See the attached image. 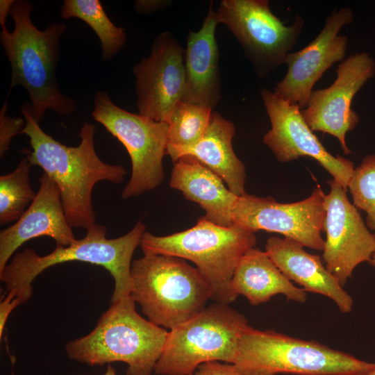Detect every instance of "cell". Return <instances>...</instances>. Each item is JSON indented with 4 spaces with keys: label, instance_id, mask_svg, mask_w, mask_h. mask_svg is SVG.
<instances>
[{
    "label": "cell",
    "instance_id": "1",
    "mask_svg": "<svg viewBox=\"0 0 375 375\" xmlns=\"http://www.w3.org/2000/svg\"><path fill=\"white\" fill-rule=\"evenodd\" d=\"M26 124L21 132L29 138L32 151L24 152L32 165L40 167L58 185L67 220L72 228L88 229L96 224L92 202L94 185L106 181L121 183L126 174L119 165L103 162L94 148L96 126L85 122L80 143L68 147L47 134L33 115L30 103L21 107Z\"/></svg>",
    "mask_w": 375,
    "mask_h": 375
},
{
    "label": "cell",
    "instance_id": "2",
    "mask_svg": "<svg viewBox=\"0 0 375 375\" xmlns=\"http://www.w3.org/2000/svg\"><path fill=\"white\" fill-rule=\"evenodd\" d=\"M32 3L27 0H15L10 15L15 26L6 27L0 33V42L11 65L9 93L17 85L28 93L31 110L40 123L47 110L68 115L76 110V103L62 94L56 76L59 60V42L66 31L62 23L49 24L44 31L32 22Z\"/></svg>",
    "mask_w": 375,
    "mask_h": 375
},
{
    "label": "cell",
    "instance_id": "3",
    "mask_svg": "<svg viewBox=\"0 0 375 375\" xmlns=\"http://www.w3.org/2000/svg\"><path fill=\"white\" fill-rule=\"evenodd\" d=\"M145 231V225L138 221L126 234L110 239L106 238V227L95 224L87 229L82 239H76L69 246L56 245L45 256L38 255L32 249L15 253L0 272V279L7 291H13L22 304L32 296L33 281L45 269L67 262H84L110 272L115 283L111 302H115L131 295L132 257Z\"/></svg>",
    "mask_w": 375,
    "mask_h": 375
},
{
    "label": "cell",
    "instance_id": "4",
    "mask_svg": "<svg viewBox=\"0 0 375 375\" xmlns=\"http://www.w3.org/2000/svg\"><path fill=\"white\" fill-rule=\"evenodd\" d=\"M168 333L140 316L131 296L112 302L88 335L65 345L67 357L90 366L127 365L126 375H151Z\"/></svg>",
    "mask_w": 375,
    "mask_h": 375
},
{
    "label": "cell",
    "instance_id": "5",
    "mask_svg": "<svg viewBox=\"0 0 375 375\" xmlns=\"http://www.w3.org/2000/svg\"><path fill=\"white\" fill-rule=\"evenodd\" d=\"M256 243L255 233L233 224L217 225L205 217L190 228L165 236L145 231L140 246L144 254L165 255L190 260L208 283L212 299L228 304L238 297L231 288L242 256Z\"/></svg>",
    "mask_w": 375,
    "mask_h": 375
},
{
    "label": "cell",
    "instance_id": "6",
    "mask_svg": "<svg viewBox=\"0 0 375 375\" xmlns=\"http://www.w3.org/2000/svg\"><path fill=\"white\" fill-rule=\"evenodd\" d=\"M131 297L148 320L170 330L190 319L212 299L211 288L185 260L144 254L132 262Z\"/></svg>",
    "mask_w": 375,
    "mask_h": 375
},
{
    "label": "cell",
    "instance_id": "7",
    "mask_svg": "<svg viewBox=\"0 0 375 375\" xmlns=\"http://www.w3.org/2000/svg\"><path fill=\"white\" fill-rule=\"evenodd\" d=\"M233 365L242 375H360L373 363L317 341L248 325Z\"/></svg>",
    "mask_w": 375,
    "mask_h": 375
},
{
    "label": "cell",
    "instance_id": "8",
    "mask_svg": "<svg viewBox=\"0 0 375 375\" xmlns=\"http://www.w3.org/2000/svg\"><path fill=\"white\" fill-rule=\"evenodd\" d=\"M247 318L215 303L170 330L155 366L158 375H189L208 362L233 364Z\"/></svg>",
    "mask_w": 375,
    "mask_h": 375
},
{
    "label": "cell",
    "instance_id": "9",
    "mask_svg": "<svg viewBox=\"0 0 375 375\" xmlns=\"http://www.w3.org/2000/svg\"><path fill=\"white\" fill-rule=\"evenodd\" d=\"M92 116L127 150L131 175L122 192L124 199L156 188L165 173L162 159L167 154L169 124L116 106L106 91H98Z\"/></svg>",
    "mask_w": 375,
    "mask_h": 375
},
{
    "label": "cell",
    "instance_id": "10",
    "mask_svg": "<svg viewBox=\"0 0 375 375\" xmlns=\"http://www.w3.org/2000/svg\"><path fill=\"white\" fill-rule=\"evenodd\" d=\"M216 12L219 24L237 39L260 78L285 63L305 24L297 14L286 26L271 11L267 0H223Z\"/></svg>",
    "mask_w": 375,
    "mask_h": 375
},
{
    "label": "cell",
    "instance_id": "11",
    "mask_svg": "<svg viewBox=\"0 0 375 375\" xmlns=\"http://www.w3.org/2000/svg\"><path fill=\"white\" fill-rule=\"evenodd\" d=\"M324 197L321 188L314 189L308 197L293 203H279L270 197L246 193L238 197L233 207V224L253 233H277L304 247L322 251Z\"/></svg>",
    "mask_w": 375,
    "mask_h": 375
},
{
    "label": "cell",
    "instance_id": "12",
    "mask_svg": "<svg viewBox=\"0 0 375 375\" xmlns=\"http://www.w3.org/2000/svg\"><path fill=\"white\" fill-rule=\"evenodd\" d=\"M260 96L271 123L263 142L276 160L288 162L300 157H310L347 190L355 169L353 163L326 149L306 123L298 106L288 103L267 88L261 89Z\"/></svg>",
    "mask_w": 375,
    "mask_h": 375
},
{
    "label": "cell",
    "instance_id": "13",
    "mask_svg": "<svg viewBox=\"0 0 375 375\" xmlns=\"http://www.w3.org/2000/svg\"><path fill=\"white\" fill-rule=\"evenodd\" d=\"M336 78L328 88L312 90L302 116L314 131L328 133L339 141L345 155L351 153L346 135L359 122L352 100L375 75V60L367 52H357L338 66Z\"/></svg>",
    "mask_w": 375,
    "mask_h": 375
},
{
    "label": "cell",
    "instance_id": "14",
    "mask_svg": "<svg viewBox=\"0 0 375 375\" xmlns=\"http://www.w3.org/2000/svg\"><path fill=\"white\" fill-rule=\"evenodd\" d=\"M353 21L351 8L332 10L319 34L301 50L288 53L284 63L287 72L273 92L288 103L304 109L315 84L332 65L344 60L349 40L339 33Z\"/></svg>",
    "mask_w": 375,
    "mask_h": 375
},
{
    "label": "cell",
    "instance_id": "15",
    "mask_svg": "<svg viewBox=\"0 0 375 375\" xmlns=\"http://www.w3.org/2000/svg\"><path fill=\"white\" fill-rule=\"evenodd\" d=\"M330 192L325 194L326 234L322 258L326 269L344 286L355 268L369 262L375 251V234L369 231L347 191L334 179L328 181Z\"/></svg>",
    "mask_w": 375,
    "mask_h": 375
},
{
    "label": "cell",
    "instance_id": "16",
    "mask_svg": "<svg viewBox=\"0 0 375 375\" xmlns=\"http://www.w3.org/2000/svg\"><path fill=\"white\" fill-rule=\"evenodd\" d=\"M185 49L169 31L154 39L150 55L133 69L139 114L169 123L184 92Z\"/></svg>",
    "mask_w": 375,
    "mask_h": 375
},
{
    "label": "cell",
    "instance_id": "17",
    "mask_svg": "<svg viewBox=\"0 0 375 375\" xmlns=\"http://www.w3.org/2000/svg\"><path fill=\"white\" fill-rule=\"evenodd\" d=\"M42 236L53 239L60 246L76 240L64 212L60 190L44 172L33 201L14 224L0 232V272L24 243Z\"/></svg>",
    "mask_w": 375,
    "mask_h": 375
},
{
    "label": "cell",
    "instance_id": "18",
    "mask_svg": "<svg viewBox=\"0 0 375 375\" xmlns=\"http://www.w3.org/2000/svg\"><path fill=\"white\" fill-rule=\"evenodd\" d=\"M219 24L211 2L201 28L189 31L185 49V83L182 101L213 110L222 97L219 49L215 38Z\"/></svg>",
    "mask_w": 375,
    "mask_h": 375
},
{
    "label": "cell",
    "instance_id": "19",
    "mask_svg": "<svg viewBox=\"0 0 375 375\" xmlns=\"http://www.w3.org/2000/svg\"><path fill=\"white\" fill-rule=\"evenodd\" d=\"M301 244L287 238L273 236L265 244V252L280 271L306 292L324 295L344 312H349L353 299L317 255L306 251Z\"/></svg>",
    "mask_w": 375,
    "mask_h": 375
},
{
    "label": "cell",
    "instance_id": "20",
    "mask_svg": "<svg viewBox=\"0 0 375 375\" xmlns=\"http://www.w3.org/2000/svg\"><path fill=\"white\" fill-rule=\"evenodd\" d=\"M235 128L233 122L219 112L211 114L202 137L187 147H167V154L173 162L189 156L206 166L225 183L236 196L245 194L246 169L233 148Z\"/></svg>",
    "mask_w": 375,
    "mask_h": 375
},
{
    "label": "cell",
    "instance_id": "21",
    "mask_svg": "<svg viewBox=\"0 0 375 375\" xmlns=\"http://www.w3.org/2000/svg\"><path fill=\"white\" fill-rule=\"evenodd\" d=\"M174 162L169 186L198 203L209 221L222 226H232V209L238 196L223 180L193 157L183 156Z\"/></svg>",
    "mask_w": 375,
    "mask_h": 375
},
{
    "label": "cell",
    "instance_id": "22",
    "mask_svg": "<svg viewBox=\"0 0 375 375\" xmlns=\"http://www.w3.org/2000/svg\"><path fill=\"white\" fill-rule=\"evenodd\" d=\"M231 288L253 306L268 301L273 296L283 294L287 299L303 303L307 292L294 285L276 266L267 253L249 249L240 260L232 278Z\"/></svg>",
    "mask_w": 375,
    "mask_h": 375
},
{
    "label": "cell",
    "instance_id": "23",
    "mask_svg": "<svg viewBox=\"0 0 375 375\" xmlns=\"http://www.w3.org/2000/svg\"><path fill=\"white\" fill-rule=\"evenodd\" d=\"M60 16L78 18L94 30L101 44L103 60L112 59L126 44L124 29L110 21L99 0H64Z\"/></svg>",
    "mask_w": 375,
    "mask_h": 375
},
{
    "label": "cell",
    "instance_id": "24",
    "mask_svg": "<svg viewBox=\"0 0 375 375\" xmlns=\"http://www.w3.org/2000/svg\"><path fill=\"white\" fill-rule=\"evenodd\" d=\"M31 166L25 157L12 172L0 176L1 225L18 220L35 199L29 177Z\"/></svg>",
    "mask_w": 375,
    "mask_h": 375
},
{
    "label": "cell",
    "instance_id": "25",
    "mask_svg": "<svg viewBox=\"0 0 375 375\" xmlns=\"http://www.w3.org/2000/svg\"><path fill=\"white\" fill-rule=\"evenodd\" d=\"M212 110L181 101L169 121L167 146L187 147L197 142L205 133Z\"/></svg>",
    "mask_w": 375,
    "mask_h": 375
},
{
    "label": "cell",
    "instance_id": "26",
    "mask_svg": "<svg viewBox=\"0 0 375 375\" xmlns=\"http://www.w3.org/2000/svg\"><path fill=\"white\" fill-rule=\"evenodd\" d=\"M348 188L353 204L367 214V227L375 234V154L367 155L354 169Z\"/></svg>",
    "mask_w": 375,
    "mask_h": 375
},
{
    "label": "cell",
    "instance_id": "27",
    "mask_svg": "<svg viewBox=\"0 0 375 375\" xmlns=\"http://www.w3.org/2000/svg\"><path fill=\"white\" fill-rule=\"evenodd\" d=\"M6 99L0 112V156L3 157L9 149L11 140L21 134L25 126L24 119L11 117L7 114L8 103Z\"/></svg>",
    "mask_w": 375,
    "mask_h": 375
},
{
    "label": "cell",
    "instance_id": "28",
    "mask_svg": "<svg viewBox=\"0 0 375 375\" xmlns=\"http://www.w3.org/2000/svg\"><path fill=\"white\" fill-rule=\"evenodd\" d=\"M189 375H242L233 364L211 361L199 365Z\"/></svg>",
    "mask_w": 375,
    "mask_h": 375
},
{
    "label": "cell",
    "instance_id": "29",
    "mask_svg": "<svg viewBox=\"0 0 375 375\" xmlns=\"http://www.w3.org/2000/svg\"><path fill=\"white\" fill-rule=\"evenodd\" d=\"M21 305L16 298V294L13 291H8L7 294L0 303V338L5 328L6 323L11 312L18 306Z\"/></svg>",
    "mask_w": 375,
    "mask_h": 375
},
{
    "label": "cell",
    "instance_id": "30",
    "mask_svg": "<svg viewBox=\"0 0 375 375\" xmlns=\"http://www.w3.org/2000/svg\"><path fill=\"white\" fill-rule=\"evenodd\" d=\"M171 3L172 1L168 0H138L134 6L138 13L150 14L164 9Z\"/></svg>",
    "mask_w": 375,
    "mask_h": 375
},
{
    "label": "cell",
    "instance_id": "31",
    "mask_svg": "<svg viewBox=\"0 0 375 375\" xmlns=\"http://www.w3.org/2000/svg\"><path fill=\"white\" fill-rule=\"evenodd\" d=\"M15 0H1L0 1V24L1 28L6 27V21L8 15H10L11 7Z\"/></svg>",
    "mask_w": 375,
    "mask_h": 375
},
{
    "label": "cell",
    "instance_id": "32",
    "mask_svg": "<svg viewBox=\"0 0 375 375\" xmlns=\"http://www.w3.org/2000/svg\"><path fill=\"white\" fill-rule=\"evenodd\" d=\"M78 375H83V374H78ZM103 375H117L115 369L112 367L110 365H108L105 373Z\"/></svg>",
    "mask_w": 375,
    "mask_h": 375
},
{
    "label": "cell",
    "instance_id": "33",
    "mask_svg": "<svg viewBox=\"0 0 375 375\" xmlns=\"http://www.w3.org/2000/svg\"><path fill=\"white\" fill-rule=\"evenodd\" d=\"M360 375H375V363H373V365L369 369Z\"/></svg>",
    "mask_w": 375,
    "mask_h": 375
},
{
    "label": "cell",
    "instance_id": "34",
    "mask_svg": "<svg viewBox=\"0 0 375 375\" xmlns=\"http://www.w3.org/2000/svg\"><path fill=\"white\" fill-rule=\"evenodd\" d=\"M372 266L375 267V251L373 253L370 260L368 262Z\"/></svg>",
    "mask_w": 375,
    "mask_h": 375
},
{
    "label": "cell",
    "instance_id": "35",
    "mask_svg": "<svg viewBox=\"0 0 375 375\" xmlns=\"http://www.w3.org/2000/svg\"><path fill=\"white\" fill-rule=\"evenodd\" d=\"M11 375H15L13 372L11 373Z\"/></svg>",
    "mask_w": 375,
    "mask_h": 375
}]
</instances>
